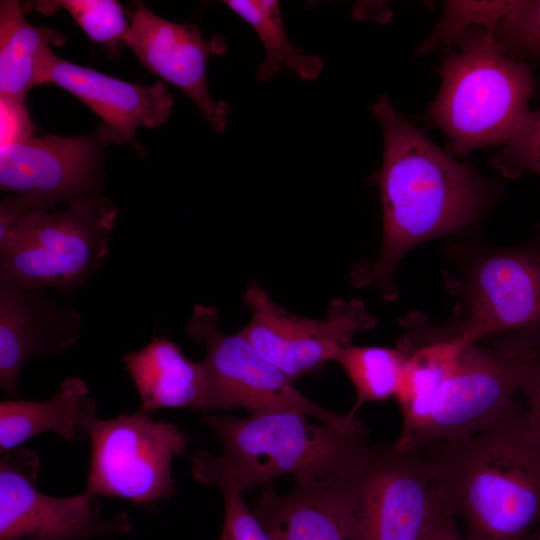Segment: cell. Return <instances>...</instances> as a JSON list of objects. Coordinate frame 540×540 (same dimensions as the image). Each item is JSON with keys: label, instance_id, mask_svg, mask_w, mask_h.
Wrapping results in <instances>:
<instances>
[{"label": "cell", "instance_id": "1", "mask_svg": "<svg viewBox=\"0 0 540 540\" xmlns=\"http://www.w3.org/2000/svg\"><path fill=\"white\" fill-rule=\"evenodd\" d=\"M383 133L377 182L383 210L381 250L374 261L356 263L354 286H377L396 299L395 272L413 247L461 231L484 212L491 189L469 163L454 158L401 116L381 95L373 106Z\"/></svg>", "mask_w": 540, "mask_h": 540}, {"label": "cell", "instance_id": "2", "mask_svg": "<svg viewBox=\"0 0 540 540\" xmlns=\"http://www.w3.org/2000/svg\"><path fill=\"white\" fill-rule=\"evenodd\" d=\"M420 449L467 540H523L540 525V446L521 410L467 439Z\"/></svg>", "mask_w": 540, "mask_h": 540}, {"label": "cell", "instance_id": "3", "mask_svg": "<svg viewBox=\"0 0 540 540\" xmlns=\"http://www.w3.org/2000/svg\"><path fill=\"white\" fill-rule=\"evenodd\" d=\"M308 416L296 410L246 418L206 415L204 422L217 435L222 453L197 452L191 467L194 478L244 492L283 475L342 476L368 444V427L350 413L336 423L315 424Z\"/></svg>", "mask_w": 540, "mask_h": 540}, {"label": "cell", "instance_id": "4", "mask_svg": "<svg viewBox=\"0 0 540 540\" xmlns=\"http://www.w3.org/2000/svg\"><path fill=\"white\" fill-rule=\"evenodd\" d=\"M442 65L441 87L432 103V123L465 156L485 146L507 144L531 113L533 70L509 55L494 30L472 27L460 34Z\"/></svg>", "mask_w": 540, "mask_h": 540}, {"label": "cell", "instance_id": "5", "mask_svg": "<svg viewBox=\"0 0 540 540\" xmlns=\"http://www.w3.org/2000/svg\"><path fill=\"white\" fill-rule=\"evenodd\" d=\"M445 274L457 299L449 327L468 342L491 339L513 355L540 351V245L467 248Z\"/></svg>", "mask_w": 540, "mask_h": 540}, {"label": "cell", "instance_id": "6", "mask_svg": "<svg viewBox=\"0 0 540 540\" xmlns=\"http://www.w3.org/2000/svg\"><path fill=\"white\" fill-rule=\"evenodd\" d=\"M67 203L26 214L0 238V276L29 289L67 291L102 265L119 209L98 194Z\"/></svg>", "mask_w": 540, "mask_h": 540}, {"label": "cell", "instance_id": "7", "mask_svg": "<svg viewBox=\"0 0 540 540\" xmlns=\"http://www.w3.org/2000/svg\"><path fill=\"white\" fill-rule=\"evenodd\" d=\"M434 485L420 448L367 444L348 471L328 478L347 540H418Z\"/></svg>", "mask_w": 540, "mask_h": 540}, {"label": "cell", "instance_id": "8", "mask_svg": "<svg viewBox=\"0 0 540 540\" xmlns=\"http://www.w3.org/2000/svg\"><path fill=\"white\" fill-rule=\"evenodd\" d=\"M89 438L86 493L135 503H152L173 494L172 463L186 448L177 426L138 411L110 419L97 417Z\"/></svg>", "mask_w": 540, "mask_h": 540}, {"label": "cell", "instance_id": "9", "mask_svg": "<svg viewBox=\"0 0 540 540\" xmlns=\"http://www.w3.org/2000/svg\"><path fill=\"white\" fill-rule=\"evenodd\" d=\"M533 356L507 354L479 342L466 344L427 417L398 446L421 448L455 442L497 425L518 410L514 395L521 389L526 364Z\"/></svg>", "mask_w": 540, "mask_h": 540}, {"label": "cell", "instance_id": "10", "mask_svg": "<svg viewBox=\"0 0 540 540\" xmlns=\"http://www.w3.org/2000/svg\"><path fill=\"white\" fill-rule=\"evenodd\" d=\"M219 320L217 307L197 304L186 325L188 335L205 346L202 361L209 381L208 411L243 408L259 414L296 410L324 423L345 418L346 414L331 412L305 397L240 332L221 331Z\"/></svg>", "mask_w": 540, "mask_h": 540}, {"label": "cell", "instance_id": "11", "mask_svg": "<svg viewBox=\"0 0 540 540\" xmlns=\"http://www.w3.org/2000/svg\"><path fill=\"white\" fill-rule=\"evenodd\" d=\"M242 301L251 318L239 332L292 382L321 372L357 333L376 325V317L356 298L332 300L321 320L285 310L257 282L246 288Z\"/></svg>", "mask_w": 540, "mask_h": 540}, {"label": "cell", "instance_id": "12", "mask_svg": "<svg viewBox=\"0 0 540 540\" xmlns=\"http://www.w3.org/2000/svg\"><path fill=\"white\" fill-rule=\"evenodd\" d=\"M38 455L27 448L1 454L0 540H82L115 536L131 530L128 515L100 519L97 497L85 491L55 497L35 488Z\"/></svg>", "mask_w": 540, "mask_h": 540}, {"label": "cell", "instance_id": "13", "mask_svg": "<svg viewBox=\"0 0 540 540\" xmlns=\"http://www.w3.org/2000/svg\"><path fill=\"white\" fill-rule=\"evenodd\" d=\"M115 143L101 123L90 134L27 138L1 148L0 188L56 204L98 194L104 148Z\"/></svg>", "mask_w": 540, "mask_h": 540}, {"label": "cell", "instance_id": "14", "mask_svg": "<svg viewBox=\"0 0 540 540\" xmlns=\"http://www.w3.org/2000/svg\"><path fill=\"white\" fill-rule=\"evenodd\" d=\"M130 18L123 43L150 72L182 90L212 128L222 132L231 109L226 102H216L209 95L206 64L211 54L225 51L223 38L206 41L197 27L168 21L142 5L133 10Z\"/></svg>", "mask_w": 540, "mask_h": 540}, {"label": "cell", "instance_id": "15", "mask_svg": "<svg viewBox=\"0 0 540 540\" xmlns=\"http://www.w3.org/2000/svg\"><path fill=\"white\" fill-rule=\"evenodd\" d=\"M81 316L70 305L52 301L40 289H29L0 276V385L19 398L25 362L33 357L57 356L79 339Z\"/></svg>", "mask_w": 540, "mask_h": 540}, {"label": "cell", "instance_id": "16", "mask_svg": "<svg viewBox=\"0 0 540 540\" xmlns=\"http://www.w3.org/2000/svg\"><path fill=\"white\" fill-rule=\"evenodd\" d=\"M54 84L81 100L108 128L115 143H129L139 152L135 140L140 126L159 127L169 118L173 101L167 86L157 81L137 85L105 75L57 57L48 49L39 85Z\"/></svg>", "mask_w": 540, "mask_h": 540}, {"label": "cell", "instance_id": "17", "mask_svg": "<svg viewBox=\"0 0 540 540\" xmlns=\"http://www.w3.org/2000/svg\"><path fill=\"white\" fill-rule=\"evenodd\" d=\"M141 399L140 412L187 408L208 411L209 381L203 361L188 359L174 342L154 336L123 357Z\"/></svg>", "mask_w": 540, "mask_h": 540}, {"label": "cell", "instance_id": "18", "mask_svg": "<svg viewBox=\"0 0 540 540\" xmlns=\"http://www.w3.org/2000/svg\"><path fill=\"white\" fill-rule=\"evenodd\" d=\"M96 418V404L86 382L66 377L46 401H1L0 453L44 432H54L70 442L86 439Z\"/></svg>", "mask_w": 540, "mask_h": 540}, {"label": "cell", "instance_id": "19", "mask_svg": "<svg viewBox=\"0 0 540 540\" xmlns=\"http://www.w3.org/2000/svg\"><path fill=\"white\" fill-rule=\"evenodd\" d=\"M253 513L273 540H347L330 499L328 478L295 477L283 494L266 485Z\"/></svg>", "mask_w": 540, "mask_h": 540}, {"label": "cell", "instance_id": "20", "mask_svg": "<svg viewBox=\"0 0 540 540\" xmlns=\"http://www.w3.org/2000/svg\"><path fill=\"white\" fill-rule=\"evenodd\" d=\"M64 41L63 34L29 23L18 1H1L0 98L23 103L29 90L39 85L49 45Z\"/></svg>", "mask_w": 540, "mask_h": 540}, {"label": "cell", "instance_id": "21", "mask_svg": "<svg viewBox=\"0 0 540 540\" xmlns=\"http://www.w3.org/2000/svg\"><path fill=\"white\" fill-rule=\"evenodd\" d=\"M224 3L254 29L264 45L266 58L257 69L260 81L277 75L282 64L302 79L311 80L319 75L323 67L321 60L304 54L288 41L278 1L228 0Z\"/></svg>", "mask_w": 540, "mask_h": 540}, {"label": "cell", "instance_id": "22", "mask_svg": "<svg viewBox=\"0 0 540 540\" xmlns=\"http://www.w3.org/2000/svg\"><path fill=\"white\" fill-rule=\"evenodd\" d=\"M406 355L396 345H348L342 348L335 361L351 381L356 399L349 412L357 416L359 409L369 402H382L396 397L404 371Z\"/></svg>", "mask_w": 540, "mask_h": 540}, {"label": "cell", "instance_id": "23", "mask_svg": "<svg viewBox=\"0 0 540 540\" xmlns=\"http://www.w3.org/2000/svg\"><path fill=\"white\" fill-rule=\"evenodd\" d=\"M34 7L42 13L64 9L91 40L114 55L119 53L120 43L130 28L122 6L114 0L39 1Z\"/></svg>", "mask_w": 540, "mask_h": 540}, {"label": "cell", "instance_id": "24", "mask_svg": "<svg viewBox=\"0 0 540 540\" xmlns=\"http://www.w3.org/2000/svg\"><path fill=\"white\" fill-rule=\"evenodd\" d=\"M513 4L514 1H447L440 20L418 51L426 53L450 46L460 34L472 27L495 30Z\"/></svg>", "mask_w": 540, "mask_h": 540}, {"label": "cell", "instance_id": "25", "mask_svg": "<svg viewBox=\"0 0 540 540\" xmlns=\"http://www.w3.org/2000/svg\"><path fill=\"white\" fill-rule=\"evenodd\" d=\"M494 33L509 55L540 59V0L514 1Z\"/></svg>", "mask_w": 540, "mask_h": 540}, {"label": "cell", "instance_id": "26", "mask_svg": "<svg viewBox=\"0 0 540 540\" xmlns=\"http://www.w3.org/2000/svg\"><path fill=\"white\" fill-rule=\"evenodd\" d=\"M492 165L508 177L531 171L540 177V108L494 157Z\"/></svg>", "mask_w": 540, "mask_h": 540}, {"label": "cell", "instance_id": "27", "mask_svg": "<svg viewBox=\"0 0 540 540\" xmlns=\"http://www.w3.org/2000/svg\"><path fill=\"white\" fill-rule=\"evenodd\" d=\"M218 488L225 500V518L220 540H273L246 505L242 491L228 484Z\"/></svg>", "mask_w": 540, "mask_h": 540}, {"label": "cell", "instance_id": "28", "mask_svg": "<svg viewBox=\"0 0 540 540\" xmlns=\"http://www.w3.org/2000/svg\"><path fill=\"white\" fill-rule=\"evenodd\" d=\"M455 515L442 490L434 483L427 522L418 540H467L456 526Z\"/></svg>", "mask_w": 540, "mask_h": 540}, {"label": "cell", "instance_id": "29", "mask_svg": "<svg viewBox=\"0 0 540 540\" xmlns=\"http://www.w3.org/2000/svg\"><path fill=\"white\" fill-rule=\"evenodd\" d=\"M520 391L527 401V409L522 411L523 424L540 446V351L526 364Z\"/></svg>", "mask_w": 540, "mask_h": 540}, {"label": "cell", "instance_id": "30", "mask_svg": "<svg viewBox=\"0 0 540 540\" xmlns=\"http://www.w3.org/2000/svg\"><path fill=\"white\" fill-rule=\"evenodd\" d=\"M1 148L30 138L34 125L23 103L0 98Z\"/></svg>", "mask_w": 540, "mask_h": 540}, {"label": "cell", "instance_id": "31", "mask_svg": "<svg viewBox=\"0 0 540 540\" xmlns=\"http://www.w3.org/2000/svg\"><path fill=\"white\" fill-rule=\"evenodd\" d=\"M523 540H540V525Z\"/></svg>", "mask_w": 540, "mask_h": 540}]
</instances>
